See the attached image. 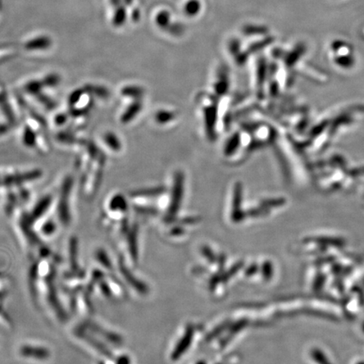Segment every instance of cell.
<instances>
[{
	"mask_svg": "<svg viewBox=\"0 0 364 364\" xmlns=\"http://www.w3.org/2000/svg\"><path fill=\"white\" fill-rule=\"evenodd\" d=\"M194 336V328L192 325H188L186 327V330L183 338H182L178 344H177L174 352L172 353L171 359L172 360L176 361L183 355L188 349L190 348L191 344L193 343Z\"/></svg>",
	"mask_w": 364,
	"mask_h": 364,
	"instance_id": "cell-2",
	"label": "cell"
},
{
	"mask_svg": "<svg viewBox=\"0 0 364 364\" xmlns=\"http://www.w3.org/2000/svg\"><path fill=\"white\" fill-rule=\"evenodd\" d=\"M273 266L271 262H266L263 263L262 267V273L264 279L269 281L273 276Z\"/></svg>",
	"mask_w": 364,
	"mask_h": 364,
	"instance_id": "cell-5",
	"label": "cell"
},
{
	"mask_svg": "<svg viewBox=\"0 0 364 364\" xmlns=\"http://www.w3.org/2000/svg\"><path fill=\"white\" fill-rule=\"evenodd\" d=\"M196 364H207L206 363H205L204 361H199Z\"/></svg>",
	"mask_w": 364,
	"mask_h": 364,
	"instance_id": "cell-9",
	"label": "cell"
},
{
	"mask_svg": "<svg viewBox=\"0 0 364 364\" xmlns=\"http://www.w3.org/2000/svg\"><path fill=\"white\" fill-rule=\"evenodd\" d=\"M331 63L338 70L344 72L352 71L357 65V56L352 46L343 40H335L330 46Z\"/></svg>",
	"mask_w": 364,
	"mask_h": 364,
	"instance_id": "cell-1",
	"label": "cell"
},
{
	"mask_svg": "<svg viewBox=\"0 0 364 364\" xmlns=\"http://www.w3.org/2000/svg\"><path fill=\"white\" fill-rule=\"evenodd\" d=\"M244 266V262H240L238 263L235 264L234 266H232L230 270L227 271L224 273H222L221 281L226 282L230 279L232 276H234L235 273H237L241 268Z\"/></svg>",
	"mask_w": 364,
	"mask_h": 364,
	"instance_id": "cell-4",
	"label": "cell"
},
{
	"mask_svg": "<svg viewBox=\"0 0 364 364\" xmlns=\"http://www.w3.org/2000/svg\"><path fill=\"white\" fill-rule=\"evenodd\" d=\"M259 270V267L256 265V264H252V266H250L247 271H245V275L247 276H253L254 274H256V273Z\"/></svg>",
	"mask_w": 364,
	"mask_h": 364,
	"instance_id": "cell-8",
	"label": "cell"
},
{
	"mask_svg": "<svg viewBox=\"0 0 364 364\" xmlns=\"http://www.w3.org/2000/svg\"><path fill=\"white\" fill-rule=\"evenodd\" d=\"M248 325V321L247 318H243V320H240L238 322L235 323V324L230 326L229 335L227 336V338L222 341V346L223 344L225 345L228 341H230L231 338H233V336L235 334L239 333V332L245 328Z\"/></svg>",
	"mask_w": 364,
	"mask_h": 364,
	"instance_id": "cell-3",
	"label": "cell"
},
{
	"mask_svg": "<svg viewBox=\"0 0 364 364\" xmlns=\"http://www.w3.org/2000/svg\"><path fill=\"white\" fill-rule=\"evenodd\" d=\"M202 253L203 254V256L207 258V260L208 262H210L211 263H215L217 260L215 253L213 252V250L208 247H203L202 248Z\"/></svg>",
	"mask_w": 364,
	"mask_h": 364,
	"instance_id": "cell-7",
	"label": "cell"
},
{
	"mask_svg": "<svg viewBox=\"0 0 364 364\" xmlns=\"http://www.w3.org/2000/svg\"><path fill=\"white\" fill-rule=\"evenodd\" d=\"M229 326H230L229 323H224V324L218 326L216 329L213 330L211 332V333H209L207 336V340L211 341L213 339H215L216 338V336H218V335H220L222 333V332L224 331L225 330H226L228 328V327H229Z\"/></svg>",
	"mask_w": 364,
	"mask_h": 364,
	"instance_id": "cell-6",
	"label": "cell"
}]
</instances>
